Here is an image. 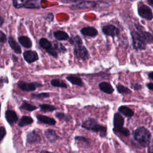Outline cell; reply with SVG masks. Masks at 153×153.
Wrapping results in <instances>:
<instances>
[{"label": "cell", "instance_id": "cell-1", "mask_svg": "<svg viewBox=\"0 0 153 153\" xmlns=\"http://www.w3.org/2000/svg\"><path fill=\"white\" fill-rule=\"evenodd\" d=\"M133 136L134 139L143 147L148 146L151 143V133L144 127L137 128L133 132Z\"/></svg>", "mask_w": 153, "mask_h": 153}, {"label": "cell", "instance_id": "cell-2", "mask_svg": "<svg viewBox=\"0 0 153 153\" xmlns=\"http://www.w3.org/2000/svg\"><path fill=\"white\" fill-rule=\"evenodd\" d=\"M82 127L94 132L99 133L100 136L104 137L106 135L107 128L100 124L94 118H88L82 124Z\"/></svg>", "mask_w": 153, "mask_h": 153}, {"label": "cell", "instance_id": "cell-3", "mask_svg": "<svg viewBox=\"0 0 153 153\" xmlns=\"http://www.w3.org/2000/svg\"><path fill=\"white\" fill-rule=\"evenodd\" d=\"M130 35L132 39V45L134 49L136 50H143L146 49V44L137 30H131Z\"/></svg>", "mask_w": 153, "mask_h": 153}, {"label": "cell", "instance_id": "cell-4", "mask_svg": "<svg viewBox=\"0 0 153 153\" xmlns=\"http://www.w3.org/2000/svg\"><path fill=\"white\" fill-rule=\"evenodd\" d=\"M97 6V3L95 1H78L76 2L70 6V8L73 10H84L94 8Z\"/></svg>", "mask_w": 153, "mask_h": 153}, {"label": "cell", "instance_id": "cell-5", "mask_svg": "<svg viewBox=\"0 0 153 153\" xmlns=\"http://www.w3.org/2000/svg\"><path fill=\"white\" fill-rule=\"evenodd\" d=\"M137 13L140 17L146 20H151L153 19V13L152 10L144 4H138Z\"/></svg>", "mask_w": 153, "mask_h": 153}, {"label": "cell", "instance_id": "cell-6", "mask_svg": "<svg viewBox=\"0 0 153 153\" xmlns=\"http://www.w3.org/2000/svg\"><path fill=\"white\" fill-rule=\"evenodd\" d=\"M74 54L76 58L83 60H85L89 58L88 51L82 44L74 47Z\"/></svg>", "mask_w": 153, "mask_h": 153}, {"label": "cell", "instance_id": "cell-7", "mask_svg": "<svg viewBox=\"0 0 153 153\" xmlns=\"http://www.w3.org/2000/svg\"><path fill=\"white\" fill-rule=\"evenodd\" d=\"M102 31L105 35L110 36L112 38L118 36L120 33L119 29L113 25H107L103 26Z\"/></svg>", "mask_w": 153, "mask_h": 153}, {"label": "cell", "instance_id": "cell-8", "mask_svg": "<svg viewBox=\"0 0 153 153\" xmlns=\"http://www.w3.org/2000/svg\"><path fill=\"white\" fill-rule=\"evenodd\" d=\"M135 27L137 29V31L142 36L146 44H153V35L150 32L145 30L144 27L139 24H136Z\"/></svg>", "mask_w": 153, "mask_h": 153}, {"label": "cell", "instance_id": "cell-9", "mask_svg": "<svg viewBox=\"0 0 153 153\" xmlns=\"http://www.w3.org/2000/svg\"><path fill=\"white\" fill-rule=\"evenodd\" d=\"M41 139L40 133L36 130L29 132L27 135V142L30 144L38 143L41 141Z\"/></svg>", "mask_w": 153, "mask_h": 153}, {"label": "cell", "instance_id": "cell-10", "mask_svg": "<svg viewBox=\"0 0 153 153\" xmlns=\"http://www.w3.org/2000/svg\"><path fill=\"white\" fill-rule=\"evenodd\" d=\"M24 59L29 63H32L38 60V54L35 51L27 50L23 53Z\"/></svg>", "mask_w": 153, "mask_h": 153}, {"label": "cell", "instance_id": "cell-11", "mask_svg": "<svg viewBox=\"0 0 153 153\" xmlns=\"http://www.w3.org/2000/svg\"><path fill=\"white\" fill-rule=\"evenodd\" d=\"M18 87L23 91H31L36 90V82H26L23 81H19L17 82Z\"/></svg>", "mask_w": 153, "mask_h": 153}, {"label": "cell", "instance_id": "cell-12", "mask_svg": "<svg viewBox=\"0 0 153 153\" xmlns=\"http://www.w3.org/2000/svg\"><path fill=\"white\" fill-rule=\"evenodd\" d=\"M5 117L6 120L10 124H13L16 123L18 120V117L16 112L13 110H7L5 111Z\"/></svg>", "mask_w": 153, "mask_h": 153}, {"label": "cell", "instance_id": "cell-13", "mask_svg": "<svg viewBox=\"0 0 153 153\" xmlns=\"http://www.w3.org/2000/svg\"><path fill=\"white\" fill-rule=\"evenodd\" d=\"M81 33L86 36L89 37H95L98 34L97 30L94 27L91 26L84 27L81 29Z\"/></svg>", "mask_w": 153, "mask_h": 153}, {"label": "cell", "instance_id": "cell-14", "mask_svg": "<svg viewBox=\"0 0 153 153\" xmlns=\"http://www.w3.org/2000/svg\"><path fill=\"white\" fill-rule=\"evenodd\" d=\"M99 88L100 91L108 94H112L114 91V88L109 82L103 81L99 84Z\"/></svg>", "mask_w": 153, "mask_h": 153}, {"label": "cell", "instance_id": "cell-15", "mask_svg": "<svg viewBox=\"0 0 153 153\" xmlns=\"http://www.w3.org/2000/svg\"><path fill=\"white\" fill-rule=\"evenodd\" d=\"M41 7V1L36 0H27L24 1L23 8L33 9V8H39Z\"/></svg>", "mask_w": 153, "mask_h": 153}, {"label": "cell", "instance_id": "cell-16", "mask_svg": "<svg viewBox=\"0 0 153 153\" xmlns=\"http://www.w3.org/2000/svg\"><path fill=\"white\" fill-rule=\"evenodd\" d=\"M124 123V118L122 115L118 112H116L114 115L113 117V124L115 128H118L123 127Z\"/></svg>", "mask_w": 153, "mask_h": 153}, {"label": "cell", "instance_id": "cell-17", "mask_svg": "<svg viewBox=\"0 0 153 153\" xmlns=\"http://www.w3.org/2000/svg\"><path fill=\"white\" fill-rule=\"evenodd\" d=\"M8 41L10 47L16 53L20 54L22 53V50L20 45L12 36H10L8 37Z\"/></svg>", "mask_w": 153, "mask_h": 153}, {"label": "cell", "instance_id": "cell-18", "mask_svg": "<svg viewBox=\"0 0 153 153\" xmlns=\"http://www.w3.org/2000/svg\"><path fill=\"white\" fill-rule=\"evenodd\" d=\"M36 118L39 122L45 124L54 126L56 123V121L54 118L43 115H37Z\"/></svg>", "mask_w": 153, "mask_h": 153}, {"label": "cell", "instance_id": "cell-19", "mask_svg": "<svg viewBox=\"0 0 153 153\" xmlns=\"http://www.w3.org/2000/svg\"><path fill=\"white\" fill-rule=\"evenodd\" d=\"M118 112H120V114H123V115L128 117V118H131L134 115V111L130 109V108H128V106H126V105H121L120 106L118 109Z\"/></svg>", "mask_w": 153, "mask_h": 153}, {"label": "cell", "instance_id": "cell-20", "mask_svg": "<svg viewBox=\"0 0 153 153\" xmlns=\"http://www.w3.org/2000/svg\"><path fill=\"white\" fill-rule=\"evenodd\" d=\"M66 79L68 80L71 83H72L74 85H76L79 87H83L84 83L79 76H77L74 75H70L66 76Z\"/></svg>", "mask_w": 153, "mask_h": 153}, {"label": "cell", "instance_id": "cell-21", "mask_svg": "<svg viewBox=\"0 0 153 153\" xmlns=\"http://www.w3.org/2000/svg\"><path fill=\"white\" fill-rule=\"evenodd\" d=\"M19 43L25 48H29L32 46V43L30 38L26 36H20L18 38Z\"/></svg>", "mask_w": 153, "mask_h": 153}, {"label": "cell", "instance_id": "cell-22", "mask_svg": "<svg viewBox=\"0 0 153 153\" xmlns=\"http://www.w3.org/2000/svg\"><path fill=\"white\" fill-rule=\"evenodd\" d=\"M45 136L47 139L51 142H53L56 141L59 136L56 134V131L52 129H48L45 131Z\"/></svg>", "mask_w": 153, "mask_h": 153}, {"label": "cell", "instance_id": "cell-23", "mask_svg": "<svg viewBox=\"0 0 153 153\" xmlns=\"http://www.w3.org/2000/svg\"><path fill=\"white\" fill-rule=\"evenodd\" d=\"M54 36L55 38L59 41H63L69 39V36L68 34L63 30H57L54 32Z\"/></svg>", "mask_w": 153, "mask_h": 153}, {"label": "cell", "instance_id": "cell-24", "mask_svg": "<svg viewBox=\"0 0 153 153\" xmlns=\"http://www.w3.org/2000/svg\"><path fill=\"white\" fill-rule=\"evenodd\" d=\"M33 120L32 118H31L30 117L23 116L20 118L19 122L18 123V125L20 127H24V126L31 124L33 123Z\"/></svg>", "mask_w": 153, "mask_h": 153}, {"label": "cell", "instance_id": "cell-25", "mask_svg": "<svg viewBox=\"0 0 153 153\" xmlns=\"http://www.w3.org/2000/svg\"><path fill=\"white\" fill-rule=\"evenodd\" d=\"M39 44L43 49L45 50L46 51L53 47V45L51 43V42H50L47 39L45 38H42L39 39Z\"/></svg>", "mask_w": 153, "mask_h": 153}, {"label": "cell", "instance_id": "cell-26", "mask_svg": "<svg viewBox=\"0 0 153 153\" xmlns=\"http://www.w3.org/2000/svg\"><path fill=\"white\" fill-rule=\"evenodd\" d=\"M51 84L53 87H60V88H67L68 85L62 79H53L50 81Z\"/></svg>", "mask_w": 153, "mask_h": 153}, {"label": "cell", "instance_id": "cell-27", "mask_svg": "<svg viewBox=\"0 0 153 153\" xmlns=\"http://www.w3.org/2000/svg\"><path fill=\"white\" fill-rule=\"evenodd\" d=\"M68 41H69V42L71 44L73 45L74 47L78 45L82 44V41L78 35H73L71 36L69 38Z\"/></svg>", "mask_w": 153, "mask_h": 153}, {"label": "cell", "instance_id": "cell-28", "mask_svg": "<svg viewBox=\"0 0 153 153\" xmlns=\"http://www.w3.org/2000/svg\"><path fill=\"white\" fill-rule=\"evenodd\" d=\"M37 108H38L36 106H34V105L28 103L26 101H23L20 106V109H24V110H26V111H30V112L36 110Z\"/></svg>", "mask_w": 153, "mask_h": 153}, {"label": "cell", "instance_id": "cell-29", "mask_svg": "<svg viewBox=\"0 0 153 153\" xmlns=\"http://www.w3.org/2000/svg\"><path fill=\"white\" fill-rule=\"evenodd\" d=\"M116 88H117L118 92L120 94H131L132 93V91H131V90L129 88H128L122 84H120L116 85Z\"/></svg>", "mask_w": 153, "mask_h": 153}, {"label": "cell", "instance_id": "cell-30", "mask_svg": "<svg viewBox=\"0 0 153 153\" xmlns=\"http://www.w3.org/2000/svg\"><path fill=\"white\" fill-rule=\"evenodd\" d=\"M39 107L42 111L45 112H53L57 109L55 106L48 104H41L39 105Z\"/></svg>", "mask_w": 153, "mask_h": 153}, {"label": "cell", "instance_id": "cell-31", "mask_svg": "<svg viewBox=\"0 0 153 153\" xmlns=\"http://www.w3.org/2000/svg\"><path fill=\"white\" fill-rule=\"evenodd\" d=\"M55 116L59 120H63L66 122H69L71 121V117L66 114L63 112H56L55 114Z\"/></svg>", "mask_w": 153, "mask_h": 153}, {"label": "cell", "instance_id": "cell-32", "mask_svg": "<svg viewBox=\"0 0 153 153\" xmlns=\"http://www.w3.org/2000/svg\"><path fill=\"white\" fill-rule=\"evenodd\" d=\"M53 47L56 50L57 52H60V53H65L66 51V48L61 43H59L57 41H54L53 44Z\"/></svg>", "mask_w": 153, "mask_h": 153}, {"label": "cell", "instance_id": "cell-33", "mask_svg": "<svg viewBox=\"0 0 153 153\" xmlns=\"http://www.w3.org/2000/svg\"><path fill=\"white\" fill-rule=\"evenodd\" d=\"M113 130L115 132L119 133L120 134L125 136H128L130 135V131L125 127H118V128H114Z\"/></svg>", "mask_w": 153, "mask_h": 153}, {"label": "cell", "instance_id": "cell-34", "mask_svg": "<svg viewBox=\"0 0 153 153\" xmlns=\"http://www.w3.org/2000/svg\"><path fill=\"white\" fill-rule=\"evenodd\" d=\"M31 96L32 97L40 99L49 97H50V94L48 93H38V94L34 93V94H32Z\"/></svg>", "mask_w": 153, "mask_h": 153}, {"label": "cell", "instance_id": "cell-35", "mask_svg": "<svg viewBox=\"0 0 153 153\" xmlns=\"http://www.w3.org/2000/svg\"><path fill=\"white\" fill-rule=\"evenodd\" d=\"M23 3H24V1H21V0H14L13 1V6L16 8H23Z\"/></svg>", "mask_w": 153, "mask_h": 153}, {"label": "cell", "instance_id": "cell-36", "mask_svg": "<svg viewBox=\"0 0 153 153\" xmlns=\"http://www.w3.org/2000/svg\"><path fill=\"white\" fill-rule=\"evenodd\" d=\"M130 87L131 88H133L134 90H136V91H139L142 88V85L136 82L131 83L130 85Z\"/></svg>", "mask_w": 153, "mask_h": 153}, {"label": "cell", "instance_id": "cell-37", "mask_svg": "<svg viewBox=\"0 0 153 153\" xmlns=\"http://www.w3.org/2000/svg\"><path fill=\"white\" fill-rule=\"evenodd\" d=\"M6 134V130L4 127H0V142L4 139Z\"/></svg>", "mask_w": 153, "mask_h": 153}, {"label": "cell", "instance_id": "cell-38", "mask_svg": "<svg viewBox=\"0 0 153 153\" xmlns=\"http://www.w3.org/2000/svg\"><path fill=\"white\" fill-rule=\"evenodd\" d=\"M7 38L5 35V34L1 30H0V42L4 43L7 41Z\"/></svg>", "mask_w": 153, "mask_h": 153}, {"label": "cell", "instance_id": "cell-39", "mask_svg": "<svg viewBox=\"0 0 153 153\" xmlns=\"http://www.w3.org/2000/svg\"><path fill=\"white\" fill-rule=\"evenodd\" d=\"M149 147L148 149V153H153V139L149 144Z\"/></svg>", "mask_w": 153, "mask_h": 153}, {"label": "cell", "instance_id": "cell-40", "mask_svg": "<svg viewBox=\"0 0 153 153\" xmlns=\"http://www.w3.org/2000/svg\"><path fill=\"white\" fill-rule=\"evenodd\" d=\"M146 86L149 90L153 91V82H148L146 84Z\"/></svg>", "mask_w": 153, "mask_h": 153}, {"label": "cell", "instance_id": "cell-41", "mask_svg": "<svg viewBox=\"0 0 153 153\" xmlns=\"http://www.w3.org/2000/svg\"><path fill=\"white\" fill-rule=\"evenodd\" d=\"M148 78L149 79H151V80L153 81V71H151L149 73H148Z\"/></svg>", "mask_w": 153, "mask_h": 153}, {"label": "cell", "instance_id": "cell-42", "mask_svg": "<svg viewBox=\"0 0 153 153\" xmlns=\"http://www.w3.org/2000/svg\"><path fill=\"white\" fill-rule=\"evenodd\" d=\"M147 2L148 5H149L151 7L153 8V0H148Z\"/></svg>", "mask_w": 153, "mask_h": 153}, {"label": "cell", "instance_id": "cell-43", "mask_svg": "<svg viewBox=\"0 0 153 153\" xmlns=\"http://www.w3.org/2000/svg\"><path fill=\"white\" fill-rule=\"evenodd\" d=\"M4 22V20L3 18L0 16V26H2V25H3Z\"/></svg>", "mask_w": 153, "mask_h": 153}, {"label": "cell", "instance_id": "cell-44", "mask_svg": "<svg viewBox=\"0 0 153 153\" xmlns=\"http://www.w3.org/2000/svg\"><path fill=\"white\" fill-rule=\"evenodd\" d=\"M41 153H52V152H48V151H42L41 152Z\"/></svg>", "mask_w": 153, "mask_h": 153}, {"label": "cell", "instance_id": "cell-45", "mask_svg": "<svg viewBox=\"0 0 153 153\" xmlns=\"http://www.w3.org/2000/svg\"><path fill=\"white\" fill-rule=\"evenodd\" d=\"M0 112H1V102H0Z\"/></svg>", "mask_w": 153, "mask_h": 153}]
</instances>
